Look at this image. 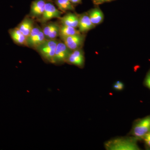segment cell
I'll list each match as a JSON object with an SVG mask.
<instances>
[{
    "label": "cell",
    "mask_w": 150,
    "mask_h": 150,
    "mask_svg": "<svg viewBox=\"0 0 150 150\" xmlns=\"http://www.w3.org/2000/svg\"><path fill=\"white\" fill-rule=\"evenodd\" d=\"M136 138H119L112 139L105 144L108 150H139Z\"/></svg>",
    "instance_id": "cell-1"
},
{
    "label": "cell",
    "mask_w": 150,
    "mask_h": 150,
    "mask_svg": "<svg viewBox=\"0 0 150 150\" xmlns=\"http://www.w3.org/2000/svg\"><path fill=\"white\" fill-rule=\"evenodd\" d=\"M59 40H46L44 43L38 46L36 51L46 61L54 63V59L57 43Z\"/></svg>",
    "instance_id": "cell-2"
},
{
    "label": "cell",
    "mask_w": 150,
    "mask_h": 150,
    "mask_svg": "<svg viewBox=\"0 0 150 150\" xmlns=\"http://www.w3.org/2000/svg\"><path fill=\"white\" fill-rule=\"evenodd\" d=\"M46 40L42 28L35 24L30 34L27 38V47L36 50Z\"/></svg>",
    "instance_id": "cell-3"
},
{
    "label": "cell",
    "mask_w": 150,
    "mask_h": 150,
    "mask_svg": "<svg viewBox=\"0 0 150 150\" xmlns=\"http://www.w3.org/2000/svg\"><path fill=\"white\" fill-rule=\"evenodd\" d=\"M63 13H64L57 8L51 1L46 0L43 14L38 21L41 23H45L52 19L59 18Z\"/></svg>",
    "instance_id": "cell-4"
},
{
    "label": "cell",
    "mask_w": 150,
    "mask_h": 150,
    "mask_svg": "<svg viewBox=\"0 0 150 150\" xmlns=\"http://www.w3.org/2000/svg\"><path fill=\"white\" fill-rule=\"evenodd\" d=\"M150 131V116L138 121L134 127L132 134L136 139H144Z\"/></svg>",
    "instance_id": "cell-5"
},
{
    "label": "cell",
    "mask_w": 150,
    "mask_h": 150,
    "mask_svg": "<svg viewBox=\"0 0 150 150\" xmlns=\"http://www.w3.org/2000/svg\"><path fill=\"white\" fill-rule=\"evenodd\" d=\"M85 35L82 33L71 36L61 37L62 41L72 51L81 48L85 39Z\"/></svg>",
    "instance_id": "cell-6"
},
{
    "label": "cell",
    "mask_w": 150,
    "mask_h": 150,
    "mask_svg": "<svg viewBox=\"0 0 150 150\" xmlns=\"http://www.w3.org/2000/svg\"><path fill=\"white\" fill-rule=\"evenodd\" d=\"M71 50L68 48L63 41H58L53 64H62L67 62Z\"/></svg>",
    "instance_id": "cell-7"
},
{
    "label": "cell",
    "mask_w": 150,
    "mask_h": 150,
    "mask_svg": "<svg viewBox=\"0 0 150 150\" xmlns=\"http://www.w3.org/2000/svg\"><path fill=\"white\" fill-rule=\"evenodd\" d=\"M41 28L47 40H54L59 36L60 25L56 22H46L43 23Z\"/></svg>",
    "instance_id": "cell-8"
},
{
    "label": "cell",
    "mask_w": 150,
    "mask_h": 150,
    "mask_svg": "<svg viewBox=\"0 0 150 150\" xmlns=\"http://www.w3.org/2000/svg\"><path fill=\"white\" fill-rule=\"evenodd\" d=\"M46 0H35L33 1L30 6V12L29 16L33 19L38 20L42 16Z\"/></svg>",
    "instance_id": "cell-9"
},
{
    "label": "cell",
    "mask_w": 150,
    "mask_h": 150,
    "mask_svg": "<svg viewBox=\"0 0 150 150\" xmlns=\"http://www.w3.org/2000/svg\"><path fill=\"white\" fill-rule=\"evenodd\" d=\"M67 62L79 67H83L84 64L85 57L83 51L81 48L72 51Z\"/></svg>",
    "instance_id": "cell-10"
},
{
    "label": "cell",
    "mask_w": 150,
    "mask_h": 150,
    "mask_svg": "<svg viewBox=\"0 0 150 150\" xmlns=\"http://www.w3.org/2000/svg\"><path fill=\"white\" fill-rule=\"evenodd\" d=\"M95 26L92 23L87 13L79 15L78 28L81 33L84 34L88 32L89 30L92 29Z\"/></svg>",
    "instance_id": "cell-11"
},
{
    "label": "cell",
    "mask_w": 150,
    "mask_h": 150,
    "mask_svg": "<svg viewBox=\"0 0 150 150\" xmlns=\"http://www.w3.org/2000/svg\"><path fill=\"white\" fill-rule=\"evenodd\" d=\"M8 33L14 43L17 45L27 47V37L17 27L9 30Z\"/></svg>",
    "instance_id": "cell-12"
},
{
    "label": "cell",
    "mask_w": 150,
    "mask_h": 150,
    "mask_svg": "<svg viewBox=\"0 0 150 150\" xmlns=\"http://www.w3.org/2000/svg\"><path fill=\"white\" fill-rule=\"evenodd\" d=\"M59 19L61 24L77 28L79 26V15L69 12L64 16L59 18Z\"/></svg>",
    "instance_id": "cell-13"
},
{
    "label": "cell",
    "mask_w": 150,
    "mask_h": 150,
    "mask_svg": "<svg viewBox=\"0 0 150 150\" xmlns=\"http://www.w3.org/2000/svg\"><path fill=\"white\" fill-rule=\"evenodd\" d=\"M34 19L26 16L18 25L17 28L26 37H28L34 27Z\"/></svg>",
    "instance_id": "cell-14"
},
{
    "label": "cell",
    "mask_w": 150,
    "mask_h": 150,
    "mask_svg": "<svg viewBox=\"0 0 150 150\" xmlns=\"http://www.w3.org/2000/svg\"><path fill=\"white\" fill-rule=\"evenodd\" d=\"M93 24L95 25L101 23L104 19V15L98 7L92 9L87 13Z\"/></svg>",
    "instance_id": "cell-15"
},
{
    "label": "cell",
    "mask_w": 150,
    "mask_h": 150,
    "mask_svg": "<svg viewBox=\"0 0 150 150\" xmlns=\"http://www.w3.org/2000/svg\"><path fill=\"white\" fill-rule=\"evenodd\" d=\"M54 4L59 10L65 13L67 11H74V5L70 0H55Z\"/></svg>",
    "instance_id": "cell-16"
},
{
    "label": "cell",
    "mask_w": 150,
    "mask_h": 150,
    "mask_svg": "<svg viewBox=\"0 0 150 150\" xmlns=\"http://www.w3.org/2000/svg\"><path fill=\"white\" fill-rule=\"evenodd\" d=\"M80 33H81L75 28L62 24L60 25L59 36L60 38L71 36Z\"/></svg>",
    "instance_id": "cell-17"
},
{
    "label": "cell",
    "mask_w": 150,
    "mask_h": 150,
    "mask_svg": "<svg viewBox=\"0 0 150 150\" xmlns=\"http://www.w3.org/2000/svg\"><path fill=\"white\" fill-rule=\"evenodd\" d=\"M113 88L117 91H121L124 88V85L121 81H116L113 85Z\"/></svg>",
    "instance_id": "cell-18"
},
{
    "label": "cell",
    "mask_w": 150,
    "mask_h": 150,
    "mask_svg": "<svg viewBox=\"0 0 150 150\" xmlns=\"http://www.w3.org/2000/svg\"><path fill=\"white\" fill-rule=\"evenodd\" d=\"M144 139L146 144L150 147V131L145 135Z\"/></svg>",
    "instance_id": "cell-19"
},
{
    "label": "cell",
    "mask_w": 150,
    "mask_h": 150,
    "mask_svg": "<svg viewBox=\"0 0 150 150\" xmlns=\"http://www.w3.org/2000/svg\"><path fill=\"white\" fill-rule=\"evenodd\" d=\"M93 1L94 4L98 5L101 4L103 3L111 1L113 0H93Z\"/></svg>",
    "instance_id": "cell-20"
},
{
    "label": "cell",
    "mask_w": 150,
    "mask_h": 150,
    "mask_svg": "<svg viewBox=\"0 0 150 150\" xmlns=\"http://www.w3.org/2000/svg\"><path fill=\"white\" fill-rule=\"evenodd\" d=\"M145 83H146V85L150 89V71L148 74L147 76L146 77Z\"/></svg>",
    "instance_id": "cell-21"
},
{
    "label": "cell",
    "mask_w": 150,
    "mask_h": 150,
    "mask_svg": "<svg viewBox=\"0 0 150 150\" xmlns=\"http://www.w3.org/2000/svg\"><path fill=\"white\" fill-rule=\"evenodd\" d=\"M70 1L74 5L78 4L81 3V0H70Z\"/></svg>",
    "instance_id": "cell-22"
}]
</instances>
